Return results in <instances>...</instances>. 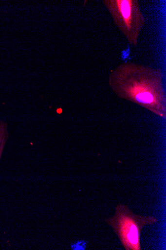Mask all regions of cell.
Listing matches in <instances>:
<instances>
[{"label": "cell", "instance_id": "1", "mask_svg": "<svg viewBox=\"0 0 166 250\" xmlns=\"http://www.w3.org/2000/svg\"><path fill=\"white\" fill-rule=\"evenodd\" d=\"M163 79V74L159 68L127 62L111 72L109 82L118 97L166 119V98Z\"/></svg>", "mask_w": 166, "mask_h": 250}, {"label": "cell", "instance_id": "2", "mask_svg": "<svg viewBox=\"0 0 166 250\" xmlns=\"http://www.w3.org/2000/svg\"><path fill=\"white\" fill-rule=\"evenodd\" d=\"M158 221L154 216L135 214L128 206L122 204L116 206L113 217L106 219L126 250H141L140 235L142 229L147 225L156 223Z\"/></svg>", "mask_w": 166, "mask_h": 250}, {"label": "cell", "instance_id": "3", "mask_svg": "<svg viewBox=\"0 0 166 250\" xmlns=\"http://www.w3.org/2000/svg\"><path fill=\"white\" fill-rule=\"evenodd\" d=\"M103 3L129 43L136 46L140 32L146 24L137 0H104Z\"/></svg>", "mask_w": 166, "mask_h": 250}, {"label": "cell", "instance_id": "4", "mask_svg": "<svg viewBox=\"0 0 166 250\" xmlns=\"http://www.w3.org/2000/svg\"><path fill=\"white\" fill-rule=\"evenodd\" d=\"M8 138L7 125L4 122L0 121V162Z\"/></svg>", "mask_w": 166, "mask_h": 250}]
</instances>
